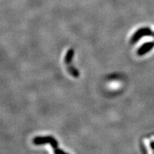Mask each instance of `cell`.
Listing matches in <instances>:
<instances>
[{
	"label": "cell",
	"instance_id": "1",
	"mask_svg": "<svg viewBox=\"0 0 154 154\" xmlns=\"http://www.w3.org/2000/svg\"><path fill=\"white\" fill-rule=\"evenodd\" d=\"M33 143L35 145H43V144H50L54 149H57L58 143L55 138L51 136H43V137H36L33 140Z\"/></svg>",
	"mask_w": 154,
	"mask_h": 154
},
{
	"label": "cell",
	"instance_id": "2",
	"mask_svg": "<svg viewBox=\"0 0 154 154\" xmlns=\"http://www.w3.org/2000/svg\"><path fill=\"white\" fill-rule=\"evenodd\" d=\"M153 33L152 32V31L151 30V29L150 28H148V27L140 28L135 32L134 34L131 37V42L132 44H134L136 43V42H137L140 38L143 37V36H151L153 35Z\"/></svg>",
	"mask_w": 154,
	"mask_h": 154
},
{
	"label": "cell",
	"instance_id": "3",
	"mask_svg": "<svg viewBox=\"0 0 154 154\" xmlns=\"http://www.w3.org/2000/svg\"><path fill=\"white\" fill-rule=\"evenodd\" d=\"M154 47V42H146L138 49V54L139 56H143L148 53L153 49Z\"/></svg>",
	"mask_w": 154,
	"mask_h": 154
},
{
	"label": "cell",
	"instance_id": "4",
	"mask_svg": "<svg viewBox=\"0 0 154 154\" xmlns=\"http://www.w3.org/2000/svg\"><path fill=\"white\" fill-rule=\"evenodd\" d=\"M74 50L69 49V51H67L66 57H65V62H66V63H70L72 60L73 57H74Z\"/></svg>",
	"mask_w": 154,
	"mask_h": 154
},
{
	"label": "cell",
	"instance_id": "5",
	"mask_svg": "<svg viewBox=\"0 0 154 154\" xmlns=\"http://www.w3.org/2000/svg\"><path fill=\"white\" fill-rule=\"evenodd\" d=\"M69 71L73 76H74V77H78L79 76L78 71H77L75 68H74V67H69Z\"/></svg>",
	"mask_w": 154,
	"mask_h": 154
},
{
	"label": "cell",
	"instance_id": "6",
	"mask_svg": "<svg viewBox=\"0 0 154 154\" xmlns=\"http://www.w3.org/2000/svg\"><path fill=\"white\" fill-rule=\"evenodd\" d=\"M54 153L55 154H67V153H65V152H63V151H61V150L58 149H55Z\"/></svg>",
	"mask_w": 154,
	"mask_h": 154
},
{
	"label": "cell",
	"instance_id": "7",
	"mask_svg": "<svg viewBox=\"0 0 154 154\" xmlns=\"http://www.w3.org/2000/svg\"><path fill=\"white\" fill-rule=\"evenodd\" d=\"M151 146L152 149H154V141H153V142H152V143H151Z\"/></svg>",
	"mask_w": 154,
	"mask_h": 154
},
{
	"label": "cell",
	"instance_id": "8",
	"mask_svg": "<svg viewBox=\"0 0 154 154\" xmlns=\"http://www.w3.org/2000/svg\"><path fill=\"white\" fill-rule=\"evenodd\" d=\"M153 36H154V33H153Z\"/></svg>",
	"mask_w": 154,
	"mask_h": 154
}]
</instances>
